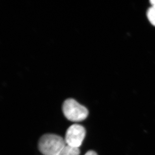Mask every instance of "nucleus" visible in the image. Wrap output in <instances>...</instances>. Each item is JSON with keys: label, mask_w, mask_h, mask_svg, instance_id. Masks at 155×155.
<instances>
[{"label": "nucleus", "mask_w": 155, "mask_h": 155, "mask_svg": "<svg viewBox=\"0 0 155 155\" xmlns=\"http://www.w3.org/2000/svg\"><path fill=\"white\" fill-rule=\"evenodd\" d=\"M66 144L65 140L60 136L46 134L40 139L38 148L44 155H56L60 153Z\"/></svg>", "instance_id": "obj_1"}, {"label": "nucleus", "mask_w": 155, "mask_h": 155, "mask_svg": "<svg viewBox=\"0 0 155 155\" xmlns=\"http://www.w3.org/2000/svg\"><path fill=\"white\" fill-rule=\"evenodd\" d=\"M62 109L65 117L72 122L83 121L88 115L86 108L72 98L68 99L64 102Z\"/></svg>", "instance_id": "obj_2"}, {"label": "nucleus", "mask_w": 155, "mask_h": 155, "mask_svg": "<svg viewBox=\"0 0 155 155\" xmlns=\"http://www.w3.org/2000/svg\"><path fill=\"white\" fill-rule=\"evenodd\" d=\"M85 134L86 131L83 126L78 124L71 125L66 132L65 138L66 144L79 148L82 144Z\"/></svg>", "instance_id": "obj_3"}, {"label": "nucleus", "mask_w": 155, "mask_h": 155, "mask_svg": "<svg viewBox=\"0 0 155 155\" xmlns=\"http://www.w3.org/2000/svg\"><path fill=\"white\" fill-rule=\"evenodd\" d=\"M80 153L79 148L66 145L59 154L61 155H79Z\"/></svg>", "instance_id": "obj_4"}, {"label": "nucleus", "mask_w": 155, "mask_h": 155, "mask_svg": "<svg viewBox=\"0 0 155 155\" xmlns=\"http://www.w3.org/2000/svg\"><path fill=\"white\" fill-rule=\"evenodd\" d=\"M147 17L151 24L155 26V8L151 7L148 9L147 12Z\"/></svg>", "instance_id": "obj_5"}, {"label": "nucleus", "mask_w": 155, "mask_h": 155, "mask_svg": "<svg viewBox=\"0 0 155 155\" xmlns=\"http://www.w3.org/2000/svg\"><path fill=\"white\" fill-rule=\"evenodd\" d=\"M84 155H97V153L93 151H89Z\"/></svg>", "instance_id": "obj_6"}, {"label": "nucleus", "mask_w": 155, "mask_h": 155, "mask_svg": "<svg viewBox=\"0 0 155 155\" xmlns=\"http://www.w3.org/2000/svg\"><path fill=\"white\" fill-rule=\"evenodd\" d=\"M150 2L152 6L154 7L155 8V0H151V1H150Z\"/></svg>", "instance_id": "obj_7"}, {"label": "nucleus", "mask_w": 155, "mask_h": 155, "mask_svg": "<svg viewBox=\"0 0 155 155\" xmlns=\"http://www.w3.org/2000/svg\"><path fill=\"white\" fill-rule=\"evenodd\" d=\"M60 155V154L59 153V154H57V155Z\"/></svg>", "instance_id": "obj_8"}]
</instances>
